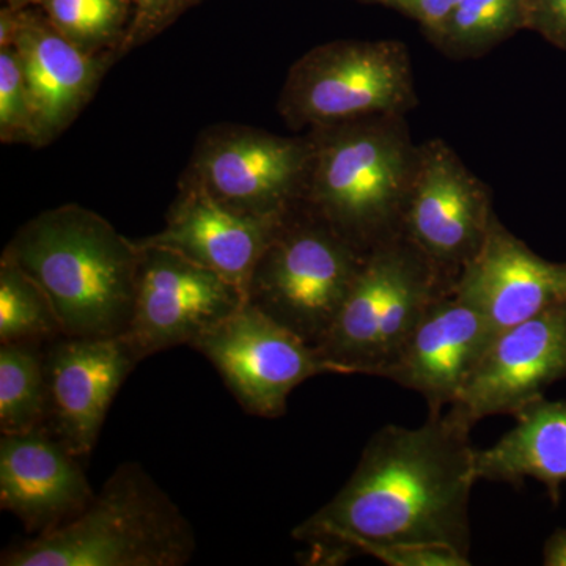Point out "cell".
Listing matches in <instances>:
<instances>
[{"label": "cell", "instance_id": "29", "mask_svg": "<svg viewBox=\"0 0 566 566\" xmlns=\"http://www.w3.org/2000/svg\"><path fill=\"white\" fill-rule=\"evenodd\" d=\"M543 564L546 566H566V528H557L546 539L543 549Z\"/></svg>", "mask_w": 566, "mask_h": 566}, {"label": "cell", "instance_id": "4", "mask_svg": "<svg viewBox=\"0 0 566 566\" xmlns=\"http://www.w3.org/2000/svg\"><path fill=\"white\" fill-rule=\"evenodd\" d=\"M197 551L188 517L139 463L112 472L84 512L7 547L2 566H185Z\"/></svg>", "mask_w": 566, "mask_h": 566}, {"label": "cell", "instance_id": "18", "mask_svg": "<svg viewBox=\"0 0 566 566\" xmlns=\"http://www.w3.org/2000/svg\"><path fill=\"white\" fill-rule=\"evenodd\" d=\"M513 417L509 433L490 449L476 450V480L512 486L536 480L557 505L566 483V400L538 398Z\"/></svg>", "mask_w": 566, "mask_h": 566}, {"label": "cell", "instance_id": "27", "mask_svg": "<svg viewBox=\"0 0 566 566\" xmlns=\"http://www.w3.org/2000/svg\"><path fill=\"white\" fill-rule=\"evenodd\" d=\"M526 29L566 51V0H527Z\"/></svg>", "mask_w": 566, "mask_h": 566}, {"label": "cell", "instance_id": "30", "mask_svg": "<svg viewBox=\"0 0 566 566\" xmlns=\"http://www.w3.org/2000/svg\"><path fill=\"white\" fill-rule=\"evenodd\" d=\"M7 6L14 7V9H28L32 3H41V0H6Z\"/></svg>", "mask_w": 566, "mask_h": 566}, {"label": "cell", "instance_id": "17", "mask_svg": "<svg viewBox=\"0 0 566 566\" xmlns=\"http://www.w3.org/2000/svg\"><path fill=\"white\" fill-rule=\"evenodd\" d=\"M11 46L31 102L33 145L50 144L91 99L107 63L63 36L44 13L29 9H21Z\"/></svg>", "mask_w": 566, "mask_h": 566}, {"label": "cell", "instance_id": "16", "mask_svg": "<svg viewBox=\"0 0 566 566\" xmlns=\"http://www.w3.org/2000/svg\"><path fill=\"white\" fill-rule=\"evenodd\" d=\"M95 494L82 460L44 428L0 438V506L29 534H46L69 523Z\"/></svg>", "mask_w": 566, "mask_h": 566}, {"label": "cell", "instance_id": "11", "mask_svg": "<svg viewBox=\"0 0 566 566\" xmlns=\"http://www.w3.org/2000/svg\"><path fill=\"white\" fill-rule=\"evenodd\" d=\"M139 360L117 337L61 335L44 345V430L82 461L91 458L115 395Z\"/></svg>", "mask_w": 566, "mask_h": 566}, {"label": "cell", "instance_id": "8", "mask_svg": "<svg viewBox=\"0 0 566 566\" xmlns=\"http://www.w3.org/2000/svg\"><path fill=\"white\" fill-rule=\"evenodd\" d=\"M494 216L490 188L450 145H419L401 233L450 289L482 249Z\"/></svg>", "mask_w": 566, "mask_h": 566}, {"label": "cell", "instance_id": "12", "mask_svg": "<svg viewBox=\"0 0 566 566\" xmlns=\"http://www.w3.org/2000/svg\"><path fill=\"white\" fill-rule=\"evenodd\" d=\"M562 379H566V303L495 335L452 406L474 424L490 416H513Z\"/></svg>", "mask_w": 566, "mask_h": 566}, {"label": "cell", "instance_id": "15", "mask_svg": "<svg viewBox=\"0 0 566 566\" xmlns=\"http://www.w3.org/2000/svg\"><path fill=\"white\" fill-rule=\"evenodd\" d=\"M453 292L482 312L495 337L566 303V263L543 259L494 216L485 243Z\"/></svg>", "mask_w": 566, "mask_h": 566}, {"label": "cell", "instance_id": "7", "mask_svg": "<svg viewBox=\"0 0 566 566\" xmlns=\"http://www.w3.org/2000/svg\"><path fill=\"white\" fill-rule=\"evenodd\" d=\"M191 348L214 365L248 415L263 419L285 415L290 394L307 379L345 375L316 346L248 301L200 335Z\"/></svg>", "mask_w": 566, "mask_h": 566}, {"label": "cell", "instance_id": "22", "mask_svg": "<svg viewBox=\"0 0 566 566\" xmlns=\"http://www.w3.org/2000/svg\"><path fill=\"white\" fill-rule=\"evenodd\" d=\"M63 335L50 297L9 260H0V344L48 342Z\"/></svg>", "mask_w": 566, "mask_h": 566}, {"label": "cell", "instance_id": "26", "mask_svg": "<svg viewBox=\"0 0 566 566\" xmlns=\"http://www.w3.org/2000/svg\"><path fill=\"white\" fill-rule=\"evenodd\" d=\"M357 556H371L387 566H469L471 560L453 547L444 545H419V543H395V545H359Z\"/></svg>", "mask_w": 566, "mask_h": 566}, {"label": "cell", "instance_id": "21", "mask_svg": "<svg viewBox=\"0 0 566 566\" xmlns=\"http://www.w3.org/2000/svg\"><path fill=\"white\" fill-rule=\"evenodd\" d=\"M526 18L527 0H460L428 39L447 57H480L526 29Z\"/></svg>", "mask_w": 566, "mask_h": 566}, {"label": "cell", "instance_id": "3", "mask_svg": "<svg viewBox=\"0 0 566 566\" xmlns=\"http://www.w3.org/2000/svg\"><path fill=\"white\" fill-rule=\"evenodd\" d=\"M307 137L300 203L363 252L400 234L419 150L405 115L322 126Z\"/></svg>", "mask_w": 566, "mask_h": 566}, {"label": "cell", "instance_id": "28", "mask_svg": "<svg viewBox=\"0 0 566 566\" xmlns=\"http://www.w3.org/2000/svg\"><path fill=\"white\" fill-rule=\"evenodd\" d=\"M408 14L419 21L424 33L430 35L450 17L460 0H371Z\"/></svg>", "mask_w": 566, "mask_h": 566}, {"label": "cell", "instance_id": "1", "mask_svg": "<svg viewBox=\"0 0 566 566\" xmlns=\"http://www.w3.org/2000/svg\"><path fill=\"white\" fill-rule=\"evenodd\" d=\"M474 423L450 406L419 428L371 436L348 482L293 536L308 565H340L359 545H444L469 557V501L476 482Z\"/></svg>", "mask_w": 566, "mask_h": 566}, {"label": "cell", "instance_id": "24", "mask_svg": "<svg viewBox=\"0 0 566 566\" xmlns=\"http://www.w3.org/2000/svg\"><path fill=\"white\" fill-rule=\"evenodd\" d=\"M0 139L33 145L31 102L13 46L0 48Z\"/></svg>", "mask_w": 566, "mask_h": 566}, {"label": "cell", "instance_id": "20", "mask_svg": "<svg viewBox=\"0 0 566 566\" xmlns=\"http://www.w3.org/2000/svg\"><path fill=\"white\" fill-rule=\"evenodd\" d=\"M44 345L0 344V431L22 434L44 428L48 392Z\"/></svg>", "mask_w": 566, "mask_h": 566}, {"label": "cell", "instance_id": "10", "mask_svg": "<svg viewBox=\"0 0 566 566\" xmlns=\"http://www.w3.org/2000/svg\"><path fill=\"white\" fill-rule=\"evenodd\" d=\"M308 156L307 136L219 126L197 144L189 175L234 210L282 216L300 202Z\"/></svg>", "mask_w": 566, "mask_h": 566}, {"label": "cell", "instance_id": "13", "mask_svg": "<svg viewBox=\"0 0 566 566\" xmlns=\"http://www.w3.org/2000/svg\"><path fill=\"white\" fill-rule=\"evenodd\" d=\"M493 340L482 312L452 290L430 305L379 376L415 390L439 415L460 400Z\"/></svg>", "mask_w": 566, "mask_h": 566}, {"label": "cell", "instance_id": "5", "mask_svg": "<svg viewBox=\"0 0 566 566\" xmlns=\"http://www.w3.org/2000/svg\"><path fill=\"white\" fill-rule=\"evenodd\" d=\"M367 253L297 202L253 270L248 303L318 346L359 277Z\"/></svg>", "mask_w": 566, "mask_h": 566}, {"label": "cell", "instance_id": "14", "mask_svg": "<svg viewBox=\"0 0 566 566\" xmlns=\"http://www.w3.org/2000/svg\"><path fill=\"white\" fill-rule=\"evenodd\" d=\"M285 214L256 216L234 210L189 175L167 216L166 227L139 243L188 256L232 283L248 301L253 270Z\"/></svg>", "mask_w": 566, "mask_h": 566}, {"label": "cell", "instance_id": "6", "mask_svg": "<svg viewBox=\"0 0 566 566\" xmlns=\"http://www.w3.org/2000/svg\"><path fill=\"white\" fill-rule=\"evenodd\" d=\"M417 104L408 48L397 40H344L304 54L283 84L279 111L294 129H315L382 115H406Z\"/></svg>", "mask_w": 566, "mask_h": 566}, {"label": "cell", "instance_id": "25", "mask_svg": "<svg viewBox=\"0 0 566 566\" xmlns=\"http://www.w3.org/2000/svg\"><path fill=\"white\" fill-rule=\"evenodd\" d=\"M202 0H132L133 13L118 54L147 43Z\"/></svg>", "mask_w": 566, "mask_h": 566}, {"label": "cell", "instance_id": "9", "mask_svg": "<svg viewBox=\"0 0 566 566\" xmlns=\"http://www.w3.org/2000/svg\"><path fill=\"white\" fill-rule=\"evenodd\" d=\"M132 322L122 334L137 360L200 335L245 303L237 286L181 253L142 244Z\"/></svg>", "mask_w": 566, "mask_h": 566}, {"label": "cell", "instance_id": "19", "mask_svg": "<svg viewBox=\"0 0 566 566\" xmlns=\"http://www.w3.org/2000/svg\"><path fill=\"white\" fill-rule=\"evenodd\" d=\"M397 238L367 253L329 333L316 346L324 359L340 367L345 375H376L379 323L392 277Z\"/></svg>", "mask_w": 566, "mask_h": 566}, {"label": "cell", "instance_id": "23", "mask_svg": "<svg viewBox=\"0 0 566 566\" xmlns=\"http://www.w3.org/2000/svg\"><path fill=\"white\" fill-rule=\"evenodd\" d=\"M51 24L82 50L95 54L103 48H120L129 21L132 0H41Z\"/></svg>", "mask_w": 566, "mask_h": 566}, {"label": "cell", "instance_id": "2", "mask_svg": "<svg viewBox=\"0 0 566 566\" xmlns=\"http://www.w3.org/2000/svg\"><path fill=\"white\" fill-rule=\"evenodd\" d=\"M2 259L50 297L69 337H117L132 322L140 248L98 212L69 203L18 230Z\"/></svg>", "mask_w": 566, "mask_h": 566}]
</instances>
